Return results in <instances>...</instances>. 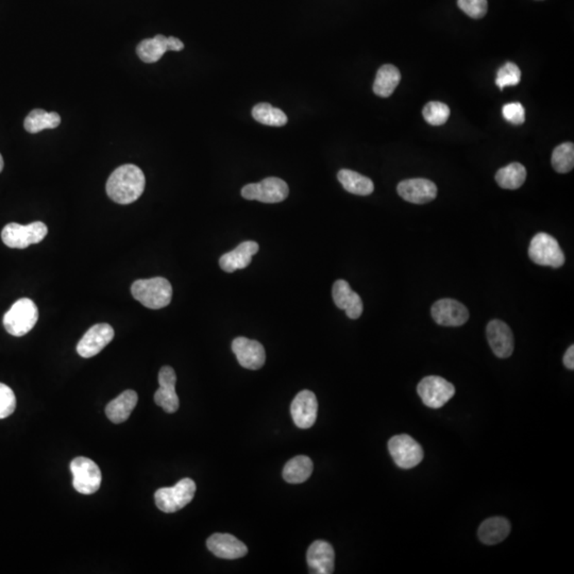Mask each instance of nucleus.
<instances>
[{
  "label": "nucleus",
  "mask_w": 574,
  "mask_h": 574,
  "mask_svg": "<svg viewBox=\"0 0 574 574\" xmlns=\"http://www.w3.org/2000/svg\"><path fill=\"white\" fill-rule=\"evenodd\" d=\"M177 376L171 366H164L158 373V391L154 393V402L168 414L176 413L179 408V398L176 393Z\"/></svg>",
  "instance_id": "15"
},
{
  "label": "nucleus",
  "mask_w": 574,
  "mask_h": 574,
  "mask_svg": "<svg viewBox=\"0 0 574 574\" xmlns=\"http://www.w3.org/2000/svg\"><path fill=\"white\" fill-rule=\"evenodd\" d=\"M258 243L256 241H243L236 249L223 254L219 260V266L226 273H234L250 265L252 256L258 253Z\"/></svg>",
  "instance_id": "22"
},
{
  "label": "nucleus",
  "mask_w": 574,
  "mask_h": 574,
  "mask_svg": "<svg viewBox=\"0 0 574 574\" xmlns=\"http://www.w3.org/2000/svg\"><path fill=\"white\" fill-rule=\"evenodd\" d=\"M510 533V523L503 517H493L483 521L478 530L480 540L485 545L502 543Z\"/></svg>",
  "instance_id": "24"
},
{
  "label": "nucleus",
  "mask_w": 574,
  "mask_h": 574,
  "mask_svg": "<svg viewBox=\"0 0 574 574\" xmlns=\"http://www.w3.org/2000/svg\"><path fill=\"white\" fill-rule=\"evenodd\" d=\"M417 393L426 406L440 408L453 398L455 388L443 378L430 376L421 380L417 386Z\"/></svg>",
  "instance_id": "10"
},
{
  "label": "nucleus",
  "mask_w": 574,
  "mask_h": 574,
  "mask_svg": "<svg viewBox=\"0 0 574 574\" xmlns=\"http://www.w3.org/2000/svg\"><path fill=\"white\" fill-rule=\"evenodd\" d=\"M232 350L241 367L258 371L264 366L266 352L262 343L246 337H238L232 343Z\"/></svg>",
  "instance_id": "14"
},
{
  "label": "nucleus",
  "mask_w": 574,
  "mask_h": 574,
  "mask_svg": "<svg viewBox=\"0 0 574 574\" xmlns=\"http://www.w3.org/2000/svg\"><path fill=\"white\" fill-rule=\"evenodd\" d=\"M289 188L280 178L269 177L258 183L247 184L241 190V196L247 200H258L264 203H279L288 197Z\"/></svg>",
  "instance_id": "8"
},
{
  "label": "nucleus",
  "mask_w": 574,
  "mask_h": 574,
  "mask_svg": "<svg viewBox=\"0 0 574 574\" xmlns=\"http://www.w3.org/2000/svg\"><path fill=\"white\" fill-rule=\"evenodd\" d=\"M564 364L567 368L573 371L574 369V346H570L564 356Z\"/></svg>",
  "instance_id": "37"
},
{
  "label": "nucleus",
  "mask_w": 574,
  "mask_h": 574,
  "mask_svg": "<svg viewBox=\"0 0 574 574\" xmlns=\"http://www.w3.org/2000/svg\"><path fill=\"white\" fill-rule=\"evenodd\" d=\"M435 323L443 327H460L469 319L468 308L454 299H441L430 308Z\"/></svg>",
  "instance_id": "11"
},
{
  "label": "nucleus",
  "mask_w": 574,
  "mask_h": 574,
  "mask_svg": "<svg viewBox=\"0 0 574 574\" xmlns=\"http://www.w3.org/2000/svg\"><path fill=\"white\" fill-rule=\"evenodd\" d=\"M388 450L393 462L402 469H412L423 462V447L408 434L396 435L388 441Z\"/></svg>",
  "instance_id": "7"
},
{
  "label": "nucleus",
  "mask_w": 574,
  "mask_h": 574,
  "mask_svg": "<svg viewBox=\"0 0 574 574\" xmlns=\"http://www.w3.org/2000/svg\"><path fill=\"white\" fill-rule=\"evenodd\" d=\"M183 48L184 44L179 39L173 36L166 38L162 34H158L154 38L142 41L136 48V54L143 62L154 63L158 62L165 52L169 50L180 51Z\"/></svg>",
  "instance_id": "16"
},
{
  "label": "nucleus",
  "mask_w": 574,
  "mask_h": 574,
  "mask_svg": "<svg viewBox=\"0 0 574 574\" xmlns=\"http://www.w3.org/2000/svg\"><path fill=\"white\" fill-rule=\"evenodd\" d=\"M113 338H114V330L108 323H98L93 326L78 343V354L84 358H93L101 352Z\"/></svg>",
  "instance_id": "12"
},
{
  "label": "nucleus",
  "mask_w": 574,
  "mask_h": 574,
  "mask_svg": "<svg viewBox=\"0 0 574 574\" xmlns=\"http://www.w3.org/2000/svg\"><path fill=\"white\" fill-rule=\"evenodd\" d=\"M74 488L82 495H93L101 484V471L94 460L88 458H76L71 463Z\"/></svg>",
  "instance_id": "9"
},
{
  "label": "nucleus",
  "mask_w": 574,
  "mask_h": 574,
  "mask_svg": "<svg viewBox=\"0 0 574 574\" xmlns=\"http://www.w3.org/2000/svg\"><path fill=\"white\" fill-rule=\"evenodd\" d=\"M502 114L504 119L513 125H523L525 121V108L519 102L505 104L502 109Z\"/></svg>",
  "instance_id": "36"
},
{
  "label": "nucleus",
  "mask_w": 574,
  "mask_h": 574,
  "mask_svg": "<svg viewBox=\"0 0 574 574\" xmlns=\"http://www.w3.org/2000/svg\"><path fill=\"white\" fill-rule=\"evenodd\" d=\"M47 233V226L42 221H34L27 226L12 223L2 229L1 239L8 247L25 249L32 243H41Z\"/></svg>",
  "instance_id": "5"
},
{
  "label": "nucleus",
  "mask_w": 574,
  "mask_h": 574,
  "mask_svg": "<svg viewBox=\"0 0 574 574\" xmlns=\"http://www.w3.org/2000/svg\"><path fill=\"white\" fill-rule=\"evenodd\" d=\"M195 493V482L191 478H182L175 486L158 489L154 493V501L158 510L171 514L190 504Z\"/></svg>",
  "instance_id": "4"
},
{
  "label": "nucleus",
  "mask_w": 574,
  "mask_h": 574,
  "mask_svg": "<svg viewBox=\"0 0 574 574\" xmlns=\"http://www.w3.org/2000/svg\"><path fill=\"white\" fill-rule=\"evenodd\" d=\"M401 80V74L397 67L391 64L383 65L381 69L378 71L375 84H373V92L379 97H389L393 92L398 84Z\"/></svg>",
  "instance_id": "26"
},
{
  "label": "nucleus",
  "mask_w": 574,
  "mask_h": 574,
  "mask_svg": "<svg viewBox=\"0 0 574 574\" xmlns=\"http://www.w3.org/2000/svg\"><path fill=\"white\" fill-rule=\"evenodd\" d=\"M206 545L215 556L223 560H238L248 553L245 543L230 534H213L206 541Z\"/></svg>",
  "instance_id": "19"
},
{
  "label": "nucleus",
  "mask_w": 574,
  "mask_h": 574,
  "mask_svg": "<svg viewBox=\"0 0 574 574\" xmlns=\"http://www.w3.org/2000/svg\"><path fill=\"white\" fill-rule=\"evenodd\" d=\"M138 401V393L131 389H128L106 406V417L115 425L125 423L134 412Z\"/></svg>",
  "instance_id": "23"
},
{
  "label": "nucleus",
  "mask_w": 574,
  "mask_h": 574,
  "mask_svg": "<svg viewBox=\"0 0 574 574\" xmlns=\"http://www.w3.org/2000/svg\"><path fill=\"white\" fill-rule=\"evenodd\" d=\"M520 69L515 63L508 62L498 71L495 84L503 90L505 86H515L520 82Z\"/></svg>",
  "instance_id": "33"
},
{
  "label": "nucleus",
  "mask_w": 574,
  "mask_h": 574,
  "mask_svg": "<svg viewBox=\"0 0 574 574\" xmlns=\"http://www.w3.org/2000/svg\"><path fill=\"white\" fill-rule=\"evenodd\" d=\"M318 412V402L313 391H302L291 402V414L293 423L300 429H308L314 426Z\"/></svg>",
  "instance_id": "13"
},
{
  "label": "nucleus",
  "mask_w": 574,
  "mask_h": 574,
  "mask_svg": "<svg viewBox=\"0 0 574 574\" xmlns=\"http://www.w3.org/2000/svg\"><path fill=\"white\" fill-rule=\"evenodd\" d=\"M134 299L151 310L166 308L173 298V287L165 278L138 280L131 286Z\"/></svg>",
  "instance_id": "2"
},
{
  "label": "nucleus",
  "mask_w": 574,
  "mask_h": 574,
  "mask_svg": "<svg viewBox=\"0 0 574 574\" xmlns=\"http://www.w3.org/2000/svg\"><path fill=\"white\" fill-rule=\"evenodd\" d=\"M487 339L493 353L500 358H508L514 352V335L512 330L501 321H491L486 328Z\"/></svg>",
  "instance_id": "17"
},
{
  "label": "nucleus",
  "mask_w": 574,
  "mask_h": 574,
  "mask_svg": "<svg viewBox=\"0 0 574 574\" xmlns=\"http://www.w3.org/2000/svg\"><path fill=\"white\" fill-rule=\"evenodd\" d=\"M39 310L29 298L17 300L4 316L6 332L13 336L21 337L29 333L38 323Z\"/></svg>",
  "instance_id": "3"
},
{
  "label": "nucleus",
  "mask_w": 574,
  "mask_h": 574,
  "mask_svg": "<svg viewBox=\"0 0 574 574\" xmlns=\"http://www.w3.org/2000/svg\"><path fill=\"white\" fill-rule=\"evenodd\" d=\"M526 179V169L520 163H512L495 173V181L500 188L505 190H517L521 188Z\"/></svg>",
  "instance_id": "29"
},
{
  "label": "nucleus",
  "mask_w": 574,
  "mask_h": 574,
  "mask_svg": "<svg viewBox=\"0 0 574 574\" xmlns=\"http://www.w3.org/2000/svg\"><path fill=\"white\" fill-rule=\"evenodd\" d=\"M552 166L558 173H567L574 166L573 143H564L558 146L552 153Z\"/></svg>",
  "instance_id": "31"
},
{
  "label": "nucleus",
  "mask_w": 574,
  "mask_h": 574,
  "mask_svg": "<svg viewBox=\"0 0 574 574\" xmlns=\"http://www.w3.org/2000/svg\"><path fill=\"white\" fill-rule=\"evenodd\" d=\"M398 193L406 201L415 204H425L436 198L437 188L435 183L428 179L404 180L398 184Z\"/></svg>",
  "instance_id": "18"
},
{
  "label": "nucleus",
  "mask_w": 574,
  "mask_h": 574,
  "mask_svg": "<svg viewBox=\"0 0 574 574\" xmlns=\"http://www.w3.org/2000/svg\"><path fill=\"white\" fill-rule=\"evenodd\" d=\"M16 398L8 385L0 383V419L6 418L14 413Z\"/></svg>",
  "instance_id": "34"
},
{
  "label": "nucleus",
  "mask_w": 574,
  "mask_h": 574,
  "mask_svg": "<svg viewBox=\"0 0 574 574\" xmlns=\"http://www.w3.org/2000/svg\"><path fill=\"white\" fill-rule=\"evenodd\" d=\"M313 462L308 456L299 455L286 463L283 478L289 484L306 482L313 473Z\"/></svg>",
  "instance_id": "28"
},
{
  "label": "nucleus",
  "mask_w": 574,
  "mask_h": 574,
  "mask_svg": "<svg viewBox=\"0 0 574 574\" xmlns=\"http://www.w3.org/2000/svg\"><path fill=\"white\" fill-rule=\"evenodd\" d=\"M145 175L140 167L126 164L113 171L106 190L111 200L119 204L136 201L145 190Z\"/></svg>",
  "instance_id": "1"
},
{
  "label": "nucleus",
  "mask_w": 574,
  "mask_h": 574,
  "mask_svg": "<svg viewBox=\"0 0 574 574\" xmlns=\"http://www.w3.org/2000/svg\"><path fill=\"white\" fill-rule=\"evenodd\" d=\"M337 179L346 191L354 195L368 196L375 191L373 182L369 178L350 169H341L337 173Z\"/></svg>",
  "instance_id": "25"
},
{
  "label": "nucleus",
  "mask_w": 574,
  "mask_h": 574,
  "mask_svg": "<svg viewBox=\"0 0 574 574\" xmlns=\"http://www.w3.org/2000/svg\"><path fill=\"white\" fill-rule=\"evenodd\" d=\"M332 295L337 308L346 311L350 319L360 318L364 310V304L358 293L352 291L345 280H337L332 289Z\"/></svg>",
  "instance_id": "21"
},
{
  "label": "nucleus",
  "mask_w": 574,
  "mask_h": 574,
  "mask_svg": "<svg viewBox=\"0 0 574 574\" xmlns=\"http://www.w3.org/2000/svg\"><path fill=\"white\" fill-rule=\"evenodd\" d=\"M423 119L432 126H441L447 123L450 117V109L447 104L439 101H430L426 104L423 111Z\"/></svg>",
  "instance_id": "32"
},
{
  "label": "nucleus",
  "mask_w": 574,
  "mask_h": 574,
  "mask_svg": "<svg viewBox=\"0 0 574 574\" xmlns=\"http://www.w3.org/2000/svg\"><path fill=\"white\" fill-rule=\"evenodd\" d=\"M4 158H2L1 154H0V173H1L2 169H4Z\"/></svg>",
  "instance_id": "38"
},
{
  "label": "nucleus",
  "mask_w": 574,
  "mask_h": 574,
  "mask_svg": "<svg viewBox=\"0 0 574 574\" xmlns=\"http://www.w3.org/2000/svg\"><path fill=\"white\" fill-rule=\"evenodd\" d=\"M252 116L258 123L273 126V127H282V126L286 125L287 121H288L283 111L273 108V106L265 104V102L253 106Z\"/></svg>",
  "instance_id": "30"
},
{
  "label": "nucleus",
  "mask_w": 574,
  "mask_h": 574,
  "mask_svg": "<svg viewBox=\"0 0 574 574\" xmlns=\"http://www.w3.org/2000/svg\"><path fill=\"white\" fill-rule=\"evenodd\" d=\"M528 256L537 265L560 268L564 265L565 256L560 243L553 236L538 233L532 238Z\"/></svg>",
  "instance_id": "6"
},
{
  "label": "nucleus",
  "mask_w": 574,
  "mask_h": 574,
  "mask_svg": "<svg viewBox=\"0 0 574 574\" xmlns=\"http://www.w3.org/2000/svg\"><path fill=\"white\" fill-rule=\"evenodd\" d=\"M458 6L468 16L482 19L487 13V0H458Z\"/></svg>",
  "instance_id": "35"
},
{
  "label": "nucleus",
  "mask_w": 574,
  "mask_h": 574,
  "mask_svg": "<svg viewBox=\"0 0 574 574\" xmlns=\"http://www.w3.org/2000/svg\"><path fill=\"white\" fill-rule=\"evenodd\" d=\"M60 124L61 117L58 113H48L42 109H36L26 117L24 126L29 134H39L45 129H56Z\"/></svg>",
  "instance_id": "27"
},
{
  "label": "nucleus",
  "mask_w": 574,
  "mask_h": 574,
  "mask_svg": "<svg viewBox=\"0 0 574 574\" xmlns=\"http://www.w3.org/2000/svg\"><path fill=\"white\" fill-rule=\"evenodd\" d=\"M306 560H308L311 573L331 574L334 573V549L327 541H314L308 548Z\"/></svg>",
  "instance_id": "20"
}]
</instances>
